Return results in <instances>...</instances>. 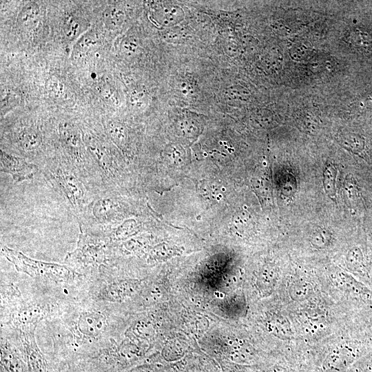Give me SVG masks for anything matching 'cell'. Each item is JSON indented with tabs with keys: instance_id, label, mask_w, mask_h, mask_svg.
Returning a JSON list of instances; mask_svg holds the SVG:
<instances>
[{
	"instance_id": "7a4b0ae2",
	"label": "cell",
	"mask_w": 372,
	"mask_h": 372,
	"mask_svg": "<svg viewBox=\"0 0 372 372\" xmlns=\"http://www.w3.org/2000/svg\"><path fill=\"white\" fill-rule=\"evenodd\" d=\"M63 299L25 296L12 282L1 283V328L17 333L35 331Z\"/></svg>"
},
{
	"instance_id": "8fae6325",
	"label": "cell",
	"mask_w": 372,
	"mask_h": 372,
	"mask_svg": "<svg viewBox=\"0 0 372 372\" xmlns=\"http://www.w3.org/2000/svg\"><path fill=\"white\" fill-rule=\"evenodd\" d=\"M351 43L362 50H372V35L368 32L357 28L351 34Z\"/></svg>"
},
{
	"instance_id": "2e32d148",
	"label": "cell",
	"mask_w": 372,
	"mask_h": 372,
	"mask_svg": "<svg viewBox=\"0 0 372 372\" xmlns=\"http://www.w3.org/2000/svg\"><path fill=\"white\" fill-rule=\"evenodd\" d=\"M48 90L55 96L62 95L63 93V85L57 80L50 79L48 83Z\"/></svg>"
},
{
	"instance_id": "7c38bea8",
	"label": "cell",
	"mask_w": 372,
	"mask_h": 372,
	"mask_svg": "<svg viewBox=\"0 0 372 372\" xmlns=\"http://www.w3.org/2000/svg\"><path fill=\"white\" fill-rule=\"evenodd\" d=\"M39 8L34 4H29L21 12L19 21L21 25L26 28L34 26L39 17Z\"/></svg>"
},
{
	"instance_id": "e0dca14e",
	"label": "cell",
	"mask_w": 372,
	"mask_h": 372,
	"mask_svg": "<svg viewBox=\"0 0 372 372\" xmlns=\"http://www.w3.org/2000/svg\"><path fill=\"white\" fill-rule=\"evenodd\" d=\"M51 367L52 372H85L80 367L75 364L54 366Z\"/></svg>"
},
{
	"instance_id": "30bf717a",
	"label": "cell",
	"mask_w": 372,
	"mask_h": 372,
	"mask_svg": "<svg viewBox=\"0 0 372 372\" xmlns=\"http://www.w3.org/2000/svg\"><path fill=\"white\" fill-rule=\"evenodd\" d=\"M1 172L10 174L15 184L30 180L39 170V166L19 156L1 150Z\"/></svg>"
},
{
	"instance_id": "8992f818",
	"label": "cell",
	"mask_w": 372,
	"mask_h": 372,
	"mask_svg": "<svg viewBox=\"0 0 372 372\" xmlns=\"http://www.w3.org/2000/svg\"><path fill=\"white\" fill-rule=\"evenodd\" d=\"M109 263V243L103 236L80 231L76 247L69 252L64 264L94 280Z\"/></svg>"
},
{
	"instance_id": "277c9868",
	"label": "cell",
	"mask_w": 372,
	"mask_h": 372,
	"mask_svg": "<svg viewBox=\"0 0 372 372\" xmlns=\"http://www.w3.org/2000/svg\"><path fill=\"white\" fill-rule=\"evenodd\" d=\"M1 251L2 255L14 265L17 271L26 273L42 283L63 288H74L81 293L84 291L88 283L85 276L65 264L34 260L6 245H1Z\"/></svg>"
},
{
	"instance_id": "ba28073f",
	"label": "cell",
	"mask_w": 372,
	"mask_h": 372,
	"mask_svg": "<svg viewBox=\"0 0 372 372\" xmlns=\"http://www.w3.org/2000/svg\"><path fill=\"white\" fill-rule=\"evenodd\" d=\"M10 333L16 340L25 359L28 372H52L50 363L39 348L35 339V331L17 333L1 329Z\"/></svg>"
},
{
	"instance_id": "9a60e30c",
	"label": "cell",
	"mask_w": 372,
	"mask_h": 372,
	"mask_svg": "<svg viewBox=\"0 0 372 372\" xmlns=\"http://www.w3.org/2000/svg\"><path fill=\"white\" fill-rule=\"evenodd\" d=\"M310 52V47L304 43H296L290 50V55L296 60L304 59Z\"/></svg>"
},
{
	"instance_id": "52a82bcc",
	"label": "cell",
	"mask_w": 372,
	"mask_h": 372,
	"mask_svg": "<svg viewBox=\"0 0 372 372\" xmlns=\"http://www.w3.org/2000/svg\"><path fill=\"white\" fill-rule=\"evenodd\" d=\"M141 355L137 349L116 340L74 364L85 372H121L136 362Z\"/></svg>"
},
{
	"instance_id": "6da1fadb",
	"label": "cell",
	"mask_w": 372,
	"mask_h": 372,
	"mask_svg": "<svg viewBox=\"0 0 372 372\" xmlns=\"http://www.w3.org/2000/svg\"><path fill=\"white\" fill-rule=\"evenodd\" d=\"M118 305L84 295L62 300L45 320L52 344L48 353L51 366L76 364L116 341Z\"/></svg>"
},
{
	"instance_id": "4fadbf2b",
	"label": "cell",
	"mask_w": 372,
	"mask_h": 372,
	"mask_svg": "<svg viewBox=\"0 0 372 372\" xmlns=\"http://www.w3.org/2000/svg\"><path fill=\"white\" fill-rule=\"evenodd\" d=\"M342 143L352 150H361L364 146L363 140L355 134H347L341 137Z\"/></svg>"
},
{
	"instance_id": "ac0fdd59",
	"label": "cell",
	"mask_w": 372,
	"mask_h": 372,
	"mask_svg": "<svg viewBox=\"0 0 372 372\" xmlns=\"http://www.w3.org/2000/svg\"><path fill=\"white\" fill-rule=\"evenodd\" d=\"M366 104L368 107H372V92L367 96Z\"/></svg>"
},
{
	"instance_id": "5b68a950",
	"label": "cell",
	"mask_w": 372,
	"mask_h": 372,
	"mask_svg": "<svg viewBox=\"0 0 372 372\" xmlns=\"http://www.w3.org/2000/svg\"><path fill=\"white\" fill-rule=\"evenodd\" d=\"M89 154L96 194L118 193L123 177V168L108 141L90 129L81 130Z\"/></svg>"
},
{
	"instance_id": "3957f363",
	"label": "cell",
	"mask_w": 372,
	"mask_h": 372,
	"mask_svg": "<svg viewBox=\"0 0 372 372\" xmlns=\"http://www.w3.org/2000/svg\"><path fill=\"white\" fill-rule=\"evenodd\" d=\"M39 170L76 219L96 195L61 155L52 156Z\"/></svg>"
},
{
	"instance_id": "5bb4252c",
	"label": "cell",
	"mask_w": 372,
	"mask_h": 372,
	"mask_svg": "<svg viewBox=\"0 0 372 372\" xmlns=\"http://www.w3.org/2000/svg\"><path fill=\"white\" fill-rule=\"evenodd\" d=\"M336 176V171L334 168L330 166L329 168H327L324 176V184L326 192L331 196L335 195V177Z\"/></svg>"
},
{
	"instance_id": "9c48e42d",
	"label": "cell",
	"mask_w": 372,
	"mask_h": 372,
	"mask_svg": "<svg viewBox=\"0 0 372 372\" xmlns=\"http://www.w3.org/2000/svg\"><path fill=\"white\" fill-rule=\"evenodd\" d=\"M0 372H28L23 353L15 339L1 330Z\"/></svg>"
}]
</instances>
